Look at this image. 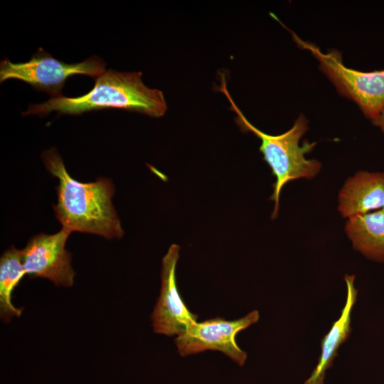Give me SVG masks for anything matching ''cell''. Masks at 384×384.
Returning a JSON list of instances; mask_svg holds the SVG:
<instances>
[{"mask_svg": "<svg viewBox=\"0 0 384 384\" xmlns=\"http://www.w3.org/2000/svg\"><path fill=\"white\" fill-rule=\"evenodd\" d=\"M142 72L108 70L95 78V86L87 93L76 97H50L45 102L32 104L22 116L45 117L53 111L78 115L86 112L117 108L137 112L152 117H162L167 105L163 92L146 87Z\"/></svg>", "mask_w": 384, "mask_h": 384, "instance_id": "obj_2", "label": "cell"}, {"mask_svg": "<svg viewBox=\"0 0 384 384\" xmlns=\"http://www.w3.org/2000/svg\"><path fill=\"white\" fill-rule=\"evenodd\" d=\"M257 310L236 320L228 321L217 317L203 322H195L175 338L178 353L182 356L198 353L206 350L219 351L242 366L247 353L237 344L238 332L255 324L259 319Z\"/></svg>", "mask_w": 384, "mask_h": 384, "instance_id": "obj_6", "label": "cell"}, {"mask_svg": "<svg viewBox=\"0 0 384 384\" xmlns=\"http://www.w3.org/2000/svg\"><path fill=\"white\" fill-rule=\"evenodd\" d=\"M72 232L65 228L53 235L33 236L21 250L26 274L46 278L55 285L72 287L75 274L70 264L71 255L65 246Z\"/></svg>", "mask_w": 384, "mask_h": 384, "instance_id": "obj_7", "label": "cell"}, {"mask_svg": "<svg viewBox=\"0 0 384 384\" xmlns=\"http://www.w3.org/2000/svg\"><path fill=\"white\" fill-rule=\"evenodd\" d=\"M25 274L21 250L11 246L4 252L0 260V314L6 323L9 322L13 316L21 315L23 308L15 307L11 297L12 291Z\"/></svg>", "mask_w": 384, "mask_h": 384, "instance_id": "obj_12", "label": "cell"}, {"mask_svg": "<svg viewBox=\"0 0 384 384\" xmlns=\"http://www.w3.org/2000/svg\"><path fill=\"white\" fill-rule=\"evenodd\" d=\"M344 279L347 287L346 304L339 319L333 323L330 331L321 340V353L318 364L304 384H324L326 371L332 366L338 347L348 339L352 331L351 313L358 291L354 287V275L347 274Z\"/></svg>", "mask_w": 384, "mask_h": 384, "instance_id": "obj_10", "label": "cell"}, {"mask_svg": "<svg viewBox=\"0 0 384 384\" xmlns=\"http://www.w3.org/2000/svg\"><path fill=\"white\" fill-rule=\"evenodd\" d=\"M179 250L178 245L172 244L162 260L161 292L151 316L154 331L168 336L181 335L198 319L178 290L176 270Z\"/></svg>", "mask_w": 384, "mask_h": 384, "instance_id": "obj_8", "label": "cell"}, {"mask_svg": "<svg viewBox=\"0 0 384 384\" xmlns=\"http://www.w3.org/2000/svg\"><path fill=\"white\" fill-rule=\"evenodd\" d=\"M384 208V173L360 171L349 178L339 193L338 210L351 218Z\"/></svg>", "mask_w": 384, "mask_h": 384, "instance_id": "obj_9", "label": "cell"}, {"mask_svg": "<svg viewBox=\"0 0 384 384\" xmlns=\"http://www.w3.org/2000/svg\"><path fill=\"white\" fill-rule=\"evenodd\" d=\"M105 61L92 55L82 62L65 63L53 58L42 48L28 61L14 63L4 59L0 63V82L9 79L23 81L51 97L63 95L66 80L74 75H85L96 78L105 72Z\"/></svg>", "mask_w": 384, "mask_h": 384, "instance_id": "obj_5", "label": "cell"}, {"mask_svg": "<svg viewBox=\"0 0 384 384\" xmlns=\"http://www.w3.org/2000/svg\"><path fill=\"white\" fill-rule=\"evenodd\" d=\"M346 232L355 250L371 260L384 262V208L349 218Z\"/></svg>", "mask_w": 384, "mask_h": 384, "instance_id": "obj_11", "label": "cell"}, {"mask_svg": "<svg viewBox=\"0 0 384 384\" xmlns=\"http://www.w3.org/2000/svg\"><path fill=\"white\" fill-rule=\"evenodd\" d=\"M375 125L380 127L384 132V111L380 116V117L375 121L373 122Z\"/></svg>", "mask_w": 384, "mask_h": 384, "instance_id": "obj_13", "label": "cell"}, {"mask_svg": "<svg viewBox=\"0 0 384 384\" xmlns=\"http://www.w3.org/2000/svg\"><path fill=\"white\" fill-rule=\"evenodd\" d=\"M297 45L309 50L319 62V68L343 95L353 100L373 122L384 111V70L362 72L346 67L336 50L324 53L315 44L289 31Z\"/></svg>", "mask_w": 384, "mask_h": 384, "instance_id": "obj_4", "label": "cell"}, {"mask_svg": "<svg viewBox=\"0 0 384 384\" xmlns=\"http://www.w3.org/2000/svg\"><path fill=\"white\" fill-rule=\"evenodd\" d=\"M48 171L58 179V202L53 206L55 215L63 228L103 236L120 238L124 235L120 220L112 205L114 188L112 181L100 178L81 183L68 173L55 148L42 154Z\"/></svg>", "mask_w": 384, "mask_h": 384, "instance_id": "obj_1", "label": "cell"}, {"mask_svg": "<svg viewBox=\"0 0 384 384\" xmlns=\"http://www.w3.org/2000/svg\"><path fill=\"white\" fill-rule=\"evenodd\" d=\"M218 88L228 98L230 110L236 114L235 119L240 129L245 132H252L261 140L260 151L276 178L270 198L274 201L272 214V218L274 219L278 214L279 195L284 185L300 178L311 179L321 169L320 162L304 156L313 149L316 142L304 141L302 146L299 145L300 139L308 129L307 119L300 115L292 128L281 134L265 133L252 124L236 105L228 90L223 73H220V85Z\"/></svg>", "mask_w": 384, "mask_h": 384, "instance_id": "obj_3", "label": "cell"}]
</instances>
